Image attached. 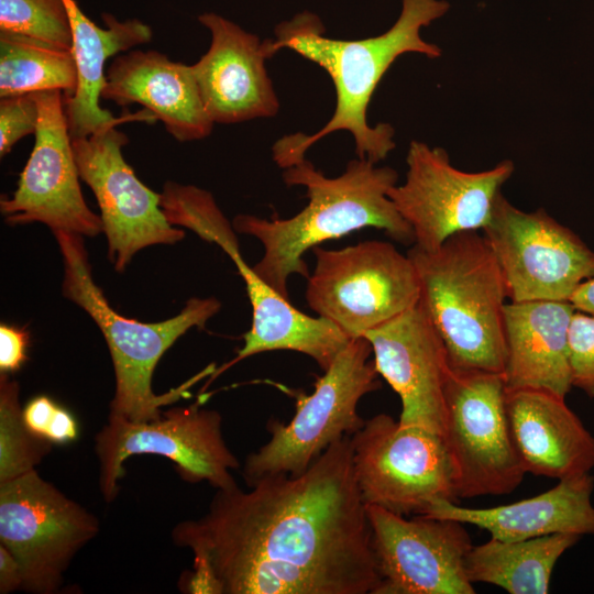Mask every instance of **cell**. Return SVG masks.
<instances>
[{
  "label": "cell",
  "mask_w": 594,
  "mask_h": 594,
  "mask_svg": "<svg viewBox=\"0 0 594 594\" xmlns=\"http://www.w3.org/2000/svg\"><path fill=\"white\" fill-rule=\"evenodd\" d=\"M77 433V422L73 415L58 406L48 426L46 439L53 443H67L75 440Z\"/></svg>",
  "instance_id": "obj_34"
},
{
  "label": "cell",
  "mask_w": 594,
  "mask_h": 594,
  "mask_svg": "<svg viewBox=\"0 0 594 594\" xmlns=\"http://www.w3.org/2000/svg\"><path fill=\"white\" fill-rule=\"evenodd\" d=\"M287 186H302L308 205L287 219H265L238 215L232 226L238 233L256 238L264 248L254 273L289 299L288 278L293 274L309 277L302 255L327 240L339 239L363 228L384 230L395 241L415 243L410 226L388 197L398 182L388 166L356 157L338 177L329 178L307 158L285 168Z\"/></svg>",
  "instance_id": "obj_3"
},
{
  "label": "cell",
  "mask_w": 594,
  "mask_h": 594,
  "mask_svg": "<svg viewBox=\"0 0 594 594\" xmlns=\"http://www.w3.org/2000/svg\"><path fill=\"white\" fill-rule=\"evenodd\" d=\"M99 531L94 514L36 470L0 483V544L21 568V591L57 593L76 554Z\"/></svg>",
  "instance_id": "obj_9"
},
{
  "label": "cell",
  "mask_w": 594,
  "mask_h": 594,
  "mask_svg": "<svg viewBox=\"0 0 594 594\" xmlns=\"http://www.w3.org/2000/svg\"><path fill=\"white\" fill-rule=\"evenodd\" d=\"M160 195L161 207L173 226L191 230L224 252L239 246L232 223L208 190L194 185L166 182Z\"/></svg>",
  "instance_id": "obj_28"
},
{
  "label": "cell",
  "mask_w": 594,
  "mask_h": 594,
  "mask_svg": "<svg viewBox=\"0 0 594 594\" xmlns=\"http://www.w3.org/2000/svg\"><path fill=\"white\" fill-rule=\"evenodd\" d=\"M216 490L172 541L207 568L219 594H374L380 574L353 469L351 436L299 475Z\"/></svg>",
  "instance_id": "obj_1"
},
{
  "label": "cell",
  "mask_w": 594,
  "mask_h": 594,
  "mask_svg": "<svg viewBox=\"0 0 594 594\" xmlns=\"http://www.w3.org/2000/svg\"><path fill=\"white\" fill-rule=\"evenodd\" d=\"M380 574L374 594H473L465 573L472 541L464 524L413 518L366 505Z\"/></svg>",
  "instance_id": "obj_15"
},
{
  "label": "cell",
  "mask_w": 594,
  "mask_h": 594,
  "mask_svg": "<svg viewBox=\"0 0 594 594\" xmlns=\"http://www.w3.org/2000/svg\"><path fill=\"white\" fill-rule=\"evenodd\" d=\"M198 21L210 31L211 43L191 68L211 121L274 118L279 100L265 66L264 40L213 12L200 14Z\"/></svg>",
  "instance_id": "obj_18"
},
{
  "label": "cell",
  "mask_w": 594,
  "mask_h": 594,
  "mask_svg": "<svg viewBox=\"0 0 594 594\" xmlns=\"http://www.w3.org/2000/svg\"><path fill=\"white\" fill-rule=\"evenodd\" d=\"M58 405L50 397L41 395L32 398L23 407V419L26 427L36 436L46 439V433Z\"/></svg>",
  "instance_id": "obj_33"
},
{
  "label": "cell",
  "mask_w": 594,
  "mask_h": 594,
  "mask_svg": "<svg viewBox=\"0 0 594 594\" xmlns=\"http://www.w3.org/2000/svg\"><path fill=\"white\" fill-rule=\"evenodd\" d=\"M449 8L446 0H402L400 14L386 32L361 40L327 37L321 20L309 11L277 24L275 37L264 40L267 57L286 48L315 63L331 78L337 102L330 120L314 134L298 132L278 139L272 147L274 162L283 169L294 166L306 160L315 143L337 131L352 135L359 158L374 164L385 160L396 146L395 129L388 123L369 124L371 98L400 55L441 56V48L426 42L420 31L443 16Z\"/></svg>",
  "instance_id": "obj_2"
},
{
  "label": "cell",
  "mask_w": 594,
  "mask_h": 594,
  "mask_svg": "<svg viewBox=\"0 0 594 594\" xmlns=\"http://www.w3.org/2000/svg\"><path fill=\"white\" fill-rule=\"evenodd\" d=\"M569 364L572 387L594 398V316L575 310L569 330Z\"/></svg>",
  "instance_id": "obj_30"
},
{
  "label": "cell",
  "mask_w": 594,
  "mask_h": 594,
  "mask_svg": "<svg viewBox=\"0 0 594 594\" xmlns=\"http://www.w3.org/2000/svg\"><path fill=\"white\" fill-rule=\"evenodd\" d=\"M374 364L400 398L398 422L443 437L446 392L452 372L444 344L418 302L363 336Z\"/></svg>",
  "instance_id": "obj_17"
},
{
  "label": "cell",
  "mask_w": 594,
  "mask_h": 594,
  "mask_svg": "<svg viewBox=\"0 0 594 594\" xmlns=\"http://www.w3.org/2000/svg\"><path fill=\"white\" fill-rule=\"evenodd\" d=\"M372 353L364 337L352 338L317 378L314 392L297 395L293 418L267 422L270 440L243 464L248 486L265 476L304 473L329 446L363 426L359 403L382 386Z\"/></svg>",
  "instance_id": "obj_6"
},
{
  "label": "cell",
  "mask_w": 594,
  "mask_h": 594,
  "mask_svg": "<svg viewBox=\"0 0 594 594\" xmlns=\"http://www.w3.org/2000/svg\"><path fill=\"white\" fill-rule=\"evenodd\" d=\"M63 257L62 292L84 309L100 329L113 364L116 391L109 414L132 421L157 419L161 407L188 396L189 388L211 376L217 366L209 364L163 395L152 388L155 367L164 353L189 329L204 328L221 308L215 297H193L179 314L160 322H141L117 312L95 283L82 235L53 232Z\"/></svg>",
  "instance_id": "obj_5"
},
{
  "label": "cell",
  "mask_w": 594,
  "mask_h": 594,
  "mask_svg": "<svg viewBox=\"0 0 594 594\" xmlns=\"http://www.w3.org/2000/svg\"><path fill=\"white\" fill-rule=\"evenodd\" d=\"M76 81L72 50L0 31V98L47 90H61L68 97Z\"/></svg>",
  "instance_id": "obj_26"
},
{
  "label": "cell",
  "mask_w": 594,
  "mask_h": 594,
  "mask_svg": "<svg viewBox=\"0 0 594 594\" xmlns=\"http://www.w3.org/2000/svg\"><path fill=\"white\" fill-rule=\"evenodd\" d=\"M35 94L40 107L35 143L15 191L0 201L1 213L10 226L41 222L52 232L96 237L103 232L102 222L81 194L64 94Z\"/></svg>",
  "instance_id": "obj_16"
},
{
  "label": "cell",
  "mask_w": 594,
  "mask_h": 594,
  "mask_svg": "<svg viewBox=\"0 0 594 594\" xmlns=\"http://www.w3.org/2000/svg\"><path fill=\"white\" fill-rule=\"evenodd\" d=\"M305 297L346 336L363 337L419 302L414 262L393 244L365 241L340 250L314 249Z\"/></svg>",
  "instance_id": "obj_8"
},
{
  "label": "cell",
  "mask_w": 594,
  "mask_h": 594,
  "mask_svg": "<svg viewBox=\"0 0 594 594\" xmlns=\"http://www.w3.org/2000/svg\"><path fill=\"white\" fill-rule=\"evenodd\" d=\"M29 336L12 326H0V373L18 371L26 360Z\"/></svg>",
  "instance_id": "obj_32"
},
{
  "label": "cell",
  "mask_w": 594,
  "mask_h": 594,
  "mask_svg": "<svg viewBox=\"0 0 594 594\" xmlns=\"http://www.w3.org/2000/svg\"><path fill=\"white\" fill-rule=\"evenodd\" d=\"M593 490L594 477L585 473L559 480L554 487L531 498L491 508H468L437 498L424 515L473 525L503 541L553 534L582 537L594 535Z\"/></svg>",
  "instance_id": "obj_22"
},
{
  "label": "cell",
  "mask_w": 594,
  "mask_h": 594,
  "mask_svg": "<svg viewBox=\"0 0 594 594\" xmlns=\"http://www.w3.org/2000/svg\"><path fill=\"white\" fill-rule=\"evenodd\" d=\"M0 31L31 36L72 50L66 0H0Z\"/></svg>",
  "instance_id": "obj_29"
},
{
  "label": "cell",
  "mask_w": 594,
  "mask_h": 594,
  "mask_svg": "<svg viewBox=\"0 0 594 594\" xmlns=\"http://www.w3.org/2000/svg\"><path fill=\"white\" fill-rule=\"evenodd\" d=\"M419 302L441 338L453 371L503 374L507 286L487 240L460 232L438 249L413 244Z\"/></svg>",
  "instance_id": "obj_4"
},
{
  "label": "cell",
  "mask_w": 594,
  "mask_h": 594,
  "mask_svg": "<svg viewBox=\"0 0 594 594\" xmlns=\"http://www.w3.org/2000/svg\"><path fill=\"white\" fill-rule=\"evenodd\" d=\"M574 312L569 300L506 302V389H541L565 397L572 388L569 330Z\"/></svg>",
  "instance_id": "obj_21"
},
{
  "label": "cell",
  "mask_w": 594,
  "mask_h": 594,
  "mask_svg": "<svg viewBox=\"0 0 594 594\" xmlns=\"http://www.w3.org/2000/svg\"><path fill=\"white\" fill-rule=\"evenodd\" d=\"M242 276L252 306V324L237 356L217 367L212 382L238 362L268 351L288 350L311 358L326 371L351 338L323 317H310L262 280L239 253L230 257Z\"/></svg>",
  "instance_id": "obj_23"
},
{
  "label": "cell",
  "mask_w": 594,
  "mask_h": 594,
  "mask_svg": "<svg viewBox=\"0 0 594 594\" xmlns=\"http://www.w3.org/2000/svg\"><path fill=\"white\" fill-rule=\"evenodd\" d=\"M106 77L101 99L145 107L179 142L210 135L215 123L205 110L191 65L157 51L130 50L113 58Z\"/></svg>",
  "instance_id": "obj_19"
},
{
  "label": "cell",
  "mask_w": 594,
  "mask_h": 594,
  "mask_svg": "<svg viewBox=\"0 0 594 594\" xmlns=\"http://www.w3.org/2000/svg\"><path fill=\"white\" fill-rule=\"evenodd\" d=\"M569 301L576 311L594 316V276L581 283Z\"/></svg>",
  "instance_id": "obj_36"
},
{
  "label": "cell",
  "mask_w": 594,
  "mask_h": 594,
  "mask_svg": "<svg viewBox=\"0 0 594 594\" xmlns=\"http://www.w3.org/2000/svg\"><path fill=\"white\" fill-rule=\"evenodd\" d=\"M503 374L451 372L446 392L443 440L454 471L458 499L506 495L525 470L506 414Z\"/></svg>",
  "instance_id": "obj_11"
},
{
  "label": "cell",
  "mask_w": 594,
  "mask_h": 594,
  "mask_svg": "<svg viewBox=\"0 0 594 594\" xmlns=\"http://www.w3.org/2000/svg\"><path fill=\"white\" fill-rule=\"evenodd\" d=\"M21 568L12 553L0 544V593L9 594L22 588Z\"/></svg>",
  "instance_id": "obj_35"
},
{
  "label": "cell",
  "mask_w": 594,
  "mask_h": 594,
  "mask_svg": "<svg viewBox=\"0 0 594 594\" xmlns=\"http://www.w3.org/2000/svg\"><path fill=\"white\" fill-rule=\"evenodd\" d=\"M505 406L526 473L562 480L594 468V437L565 397L541 389H506Z\"/></svg>",
  "instance_id": "obj_20"
},
{
  "label": "cell",
  "mask_w": 594,
  "mask_h": 594,
  "mask_svg": "<svg viewBox=\"0 0 594 594\" xmlns=\"http://www.w3.org/2000/svg\"><path fill=\"white\" fill-rule=\"evenodd\" d=\"M406 163L405 182L393 186L388 197L410 226L414 244L426 251L457 233L483 230L515 169L506 160L487 170L463 172L443 148L420 141L410 142Z\"/></svg>",
  "instance_id": "obj_12"
},
{
  "label": "cell",
  "mask_w": 594,
  "mask_h": 594,
  "mask_svg": "<svg viewBox=\"0 0 594 594\" xmlns=\"http://www.w3.org/2000/svg\"><path fill=\"white\" fill-rule=\"evenodd\" d=\"M70 15L77 81L74 92L64 97V111L72 140L87 138L121 120L100 106L106 85L108 58L148 43L153 32L139 19L120 21L102 13L106 28L98 26L79 8L76 0H66Z\"/></svg>",
  "instance_id": "obj_24"
},
{
  "label": "cell",
  "mask_w": 594,
  "mask_h": 594,
  "mask_svg": "<svg viewBox=\"0 0 594 594\" xmlns=\"http://www.w3.org/2000/svg\"><path fill=\"white\" fill-rule=\"evenodd\" d=\"M353 469L366 505L424 515L437 498L458 503L443 437L377 414L351 436Z\"/></svg>",
  "instance_id": "obj_10"
},
{
  "label": "cell",
  "mask_w": 594,
  "mask_h": 594,
  "mask_svg": "<svg viewBox=\"0 0 594 594\" xmlns=\"http://www.w3.org/2000/svg\"><path fill=\"white\" fill-rule=\"evenodd\" d=\"M207 398L200 395L193 405L173 407L150 421L109 414L95 438L99 488L106 503L118 496L125 473L123 463L135 454L169 459L189 483L206 481L216 490L238 485L231 470L239 469L240 462L223 438L221 415L201 407Z\"/></svg>",
  "instance_id": "obj_7"
},
{
  "label": "cell",
  "mask_w": 594,
  "mask_h": 594,
  "mask_svg": "<svg viewBox=\"0 0 594 594\" xmlns=\"http://www.w3.org/2000/svg\"><path fill=\"white\" fill-rule=\"evenodd\" d=\"M52 444L26 427L19 383L0 373V483L36 470Z\"/></svg>",
  "instance_id": "obj_27"
},
{
  "label": "cell",
  "mask_w": 594,
  "mask_h": 594,
  "mask_svg": "<svg viewBox=\"0 0 594 594\" xmlns=\"http://www.w3.org/2000/svg\"><path fill=\"white\" fill-rule=\"evenodd\" d=\"M38 119L35 92L0 98V156L7 155L24 136L35 134Z\"/></svg>",
  "instance_id": "obj_31"
},
{
  "label": "cell",
  "mask_w": 594,
  "mask_h": 594,
  "mask_svg": "<svg viewBox=\"0 0 594 594\" xmlns=\"http://www.w3.org/2000/svg\"><path fill=\"white\" fill-rule=\"evenodd\" d=\"M108 125L87 138L72 140L79 177L94 193L108 242V257L123 272L142 249L175 244L185 231L173 226L161 207V195L135 175L123 157L128 136Z\"/></svg>",
  "instance_id": "obj_14"
},
{
  "label": "cell",
  "mask_w": 594,
  "mask_h": 594,
  "mask_svg": "<svg viewBox=\"0 0 594 594\" xmlns=\"http://www.w3.org/2000/svg\"><path fill=\"white\" fill-rule=\"evenodd\" d=\"M580 538L573 534L519 541L491 538L472 546L465 573L472 584H493L510 594H547L556 563Z\"/></svg>",
  "instance_id": "obj_25"
},
{
  "label": "cell",
  "mask_w": 594,
  "mask_h": 594,
  "mask_svg": "<svg viewBox=\"0 0 594 594\" xmlns=\"http://www.w3.org/2000/svg\"><path fill=\"white\" fill-rule=\"evenodd\" d=\"M483 232L510 301L569 300L594 276V251L542 208L525 212L501 193Z\"/></svg>",
  "instance_id": "obj_13"
}]
</instances>
